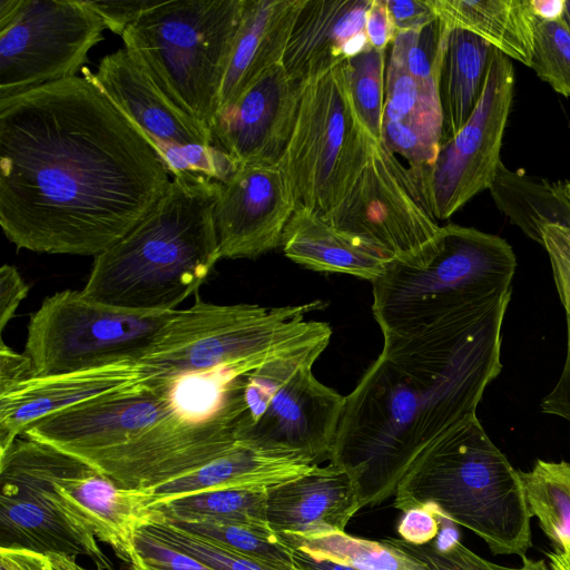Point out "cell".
Instances as JSON below:
<instances>
[{"instance_id": "1", "label": "cell", "mask_w": 570, "mask_h": 570, "mask_svg": "<svg viewBox=\"0 0 570 570\" xmlns=\"http://www.w3.org/2000/svg\"><path fill=\"white\" fill-rule=\"evenodd\" d=\"M170 181L149 140L88 77L0 99V225L18 249L96 257Z\"/></svg>"}, {"instance_id": "2", "label": "cell", "mask_w": 570, "mask_h": 570, "mask_svg": "<svg viewBox=\"0 0 570 570\" xmlns=\"http://www.w3.org/2000/svg\"><path fill=\"white\" fill-rule=\"evenodd\" d=\"M511 291L429 327L383 334L379 357L345 403L328 459L347 472L361 509L394 495L417 455L476 416L500 374Z\"/></svg>"}, {"instance_id": "3", "label": "cell", "mask_w": 570, "mask_h": 570, "mask_svg": "<svg viewBox=\"0 0 570 570\" xmlns=\"http://www.w3.org/2000/svg\"><path fill=\"white\" fill-rule=\"evenodd\" d=\"M219 191L220 183L204 176L171 177L156 207L95 257L82 294L131 311L177 309L220 259L214 224Z\"/></svg>"}, {"instance_id": "4", "label": "cell", "mask_w": 570, "mask_h": 570, "mask_svg": "<svg viewBox=\"0 0 570 570\" xmlns=\"http://www.w3.org/2000/svg\"><path fill=\"white\" fill-rule=\"evenodd\" d=\"M394 495L397 510L430 507L480 537L493 554L522 557L532 546V514L520 471L476 416L432 441Z\"/></svg>"}, {"instance_id": "5", "label": "cell", "mask_w": 570, "mask_h": 570, "mask_svg": "<svg viewBox=\"0 0 570 570\" xmlns=\"http://www.w3.org/2000/svg\"><path fill=\"white\" fill-rule=\"evenodd\" d=\"M320 301L282 307L218 305L199 297L176 309L139 361L150 375L179 380L224 368L250 372L261 365L302 354L321 355L332 330L305 315Z\"/></svg>"}, {"instance_id": "6", "label": "cell", "mask_w": 570, "mask_h": 570, "mask_svg": "<svg viewBox=\"0 0 570 570\" xmlns=\"http://www.w3.org/2000/svg\"><path fill=\"white\" fill-rule=\"evenodd\" d=\"M517 256L500 236L448 224L423 250L392 259L372 281L383 334H406L511 291Z\"/></svg>"}, {"instance_id": "7", "label": "cell", "mask_w": 570, "mask_h": 570, "mask_svg": "<svg viewBox=\"0 0 570 570\" xmlns=\"http://www.w3.org/2000/svg\"><path fill=\"white\" fill-rule=\"evenodd\" d=\"M244 1L161 0L121 36L164 97L210 136Z\"/></svg>"}, {"instance_id": "8", "label": "cell", "mask_w": 570, "mask_h": 570, "mask_svg": "<svg viewBox=\"0 0 570 570\" xmlns=\"http://www.w3.org/2000/svg\"><path fill=\"white\" fill-rule=\"evenodd\" d=\"M373 141L353 105L346 61L304 82L278 164L295 209L320 216L333 210L366 164Z\"/></svg>"}, {"instance_id": "9", "label": "cell", "mask_w": 570, "mask_h": 570, "mask_svg": "<svg viewBox=\"0 0 570 570\" xmlns=\"http://www.w3.org/2000/svg\"><path fill=\"white\" fill-rule=\"evenodd\" d=\"M318 354L267 362L243 376L242 414L234 424L238 443L302 454L314 463L328 458L345 396L312 372Z\"/></svg>"}, {"instance_id": "10", "label": "cell", "mask_w": 570, "mask_h": 570, "mask_svg": "<svg viewBox=\"0 0 570 570\" xmlns=\"http://www.w3.org/2000/svg\"><path fill=\"white\" fill-rule=\"evenodd\" d=\"M175 311H131L92 301L81 291L58 292L31 315L23 353L35 377L139 362Z\"/></svg>"}, {"instance_id": "11", "label": "cell", "mask_w": 570, "mask_h": 570, "mask_svg": "<svg viewBox=\"0 0 570 570\" xmlns=\"http://www.w3.org/2000/svg\"><path fill=\"white\" fill-rule=\"evenodd\" d=\"M0 548L89 558L115 570L92 528L53 485L49 445L18 438L0 454Z\"/></svg>"}, {"instance_id": "12", "label": "cell", "mask_w": 570, "mask_h": 570, "mask_svg": "<svg viewBox=\"0 0 570 570\" xmlns=\"http://www.w3.org/2000/svg\"><path fill=\"white\" fill-rule=\"evenodd\" d=\"M240 413L239 382L224 405L189 401L132 441L83 462L120 488L151 491L230 451Z\"/></svg>"}, {"instance_id": "13", "label": "cell", "mask_w": 570, "mask_h": 570, "mask_svg": "<svg viewBox=\"0 0 570 570\" xmlns=\"http://www.w3.org/2000/svg\"><path fill=\"white\" fill-rule=\"evenodd\" d=\"M106 29L82 0H23L0 28V99L75 77Z\"/></svg>"}, {"instance_id": "14", "label": "cell", "mask_w": 570, "mask_h": 570, "mask_svg": "<svg viewBox=\"0 0 570 570\" xmlns=\"http://www.w3.org/2000/svg\"><path fill=\"white\" fill-rule=\"evenodd\" d=\"M391 259L416 255L440 234L409 169L382 141H373L366 164L338 205L322 216Z\"/></svg>"}, {"instance_id": "15", "label": "cell", "mask_w": 570, "mask_h": 570, "mask_svg": "<svg viewBox=\"0 0 570 570\" xmlns=\"http://www.w3.org/2000/svg\"><path fill=\"white\" fill-rule=\"evenodd\" d=\"M511 59L495 49L481 98L459 132L441 144L433 164L411 171L432 216L444 220L489 189L513 100Z\"/></svg>"}, {"instance_id": "16", "label": "cell", "mask_w": 570, "mask_h": 570, "mask_svg": "<svg viewBox=\"0 0 570 570\" xmlns=\"http://www.w3.org/2000/svg\"><path fill=\"white\" fill-rule=\"evenodd\" d=\"M183 379L144 382L61 410L21 436L52 445L82 461L121 446L189 402Z\"/></svg>"}, {"instance_id": "17", "label": "cell", "mask_w": 570, "mask_h": 570, "mask_svg": "<svg viewBox=\"0 0 570 570\" xmlns=\"http://www.w3.org/2000/svg\"><path fill=\"white\" fill-rule=\"evenodd\" d=\"M303 85L282 63L267 69L217 111L210 128L213 146L238 165H278L295 126Z\"/></svg>"}, {"instance_id": "18", "label": "cell", "mask_w": 570, "mask_h": 570, "mask_svg": "<svg viewBox=\"0 0 570 570\" xmlns=\"http://www.w3.org/2000/svg\"><path fill=\"white\" fill-rule=\"evenodd\" d=\"M295 205L279 165H239L214 207L220 258H257L282 243Z\"/></svg>"}, {"instance_id": "19", "label": "cell", "mask_w": 570, "mask_h": 570, "mask_svg": "<svg viewBox=\"0 0 570 570\" xmlns=\"http://www.w3.org/2000/svg\"><path fill=\"white\" fill-rule=\"evenodd\" d=\"M49 445V444H48ZM53 485L69 507L127 564L134 553V537L156 519L154 493L118 487L82 460L49 445Z\"/></svg>"}, {"instance_id": "20", "label": "cell", "mask_w": 570, "mask_h": 570, "mask_svg": "<svg viewBox=\"0 0 570 570\" xmlns=\"http://www.w3.org/2000/svg\"><path fill=\"white\" fill-rule=\"evenodd\" d=\"M92 80L156 149L168 173L180 150L190 145L212 146V136L177 110L157 89L125 48L105 56Z\"/></svg>"}, {"instance_id": "21", "label": "cell", "mask_w": 570, "mask_h": 570, "mask_svg": "<svg viewBox=\"0 0 570 570\" xmlns=\"http://www.w3.org/2000/svg\"><path fill=\"white\" fill-rule=\"evenodd\" d=\"M151 376L124 361L67 374L38 376L0 395V454L33 423L76 404L111 394Z\"/></svg>"}, {"instance_id": "22", "label": "cell", "mask_w": 570, "mask_h": 570, "mask_svg": "<svg viewBox=\"0 0 570 570\" xmlns=\"http://www.w3.org/2000/svg\"><path fill=\"white\" fill-rule=\"evenodd\" d=\"M371 0H304L282 65L302 83L346 61L370 46L365 17Z\"/></svg>"}, {"instance_id": "23", "label": "cell", "mask_w": 570, "mask_h": 570, "mask_svg": "<svg viewBox=\"0 0 570 570\" xmlns=\"http://www.w3.org/2000/svg\"><path fill=\"white\" fill-rule=\"evenodd\" d=\"M361 509L346 471L330 463L267 489L266 519L279 535L314 538L343 532Z\"/></svg>"}, {"instance_id": "24", "label": "cell", "mask_w": 570, "mask_h": 570, "mask_svg": "<svg viewBox=\"0 0 570 570\" xmlns=\"http://www.w3.org/2000/svg\"><path fill=\"white\" fill-rule=\"evenodd\" d=\"M443 134L439 83L417 80L389 57L381 141L406 160L411 171L435 160Z\"/></svg>"}, {"instance_id": "25", "label": "cell", "mask_w": 570, "mask_h": 570, "mask_svg": "<svg viewBox=\"0 0 570 570\" xmlns=\"http://www.w3.org/2000/svg\"><path fill=\"white\" fill-rule=\"evenodd\" d=\"M304 0H245L230 52L218 109L235 101L261 75L282 63Z\"/></svg>"}, {"instance_id": "26", "label": "cell", "mask_w": 570, "mask_h": 570, "mask_svg": "<svg viewBox=\"0 0 570 570\" xmlns=\"http://www.w3.org/2000/svg\"><path fill=\"white\" fill-rule=\"evenodd\" d=\"M317 463L289 452L266 451L238 443L227 453L154 490L150 504L216 489H269L296 479Z\"/></svg>"}, {"instance_id": "27", "label": "cell", "mask_w": 570, "mask_h": 570, "mask_svg": "<svg viewBox=\"0 0 570 570\" xmlns=\"http://www.w3.org/2000/svg\"><path fill=\"white\" fill-rule=\"evenodd\" d=\"M281 245L286 257L308 269L347 274L370 282L392 261L362 239L303 208L294 210Z\"/></svg>"}, {"instance_id": "28", "label": "cell", "mask_w": 570, "mask_h": 570, "mask_svg": "<svg viewBox=\"0 0 570 570\" xmlns=\"http://www.w3.org/2000/svg\"><path fill=\"white\" fill-rule=\"evenodd\" d=\"M449 28L469 31L531 67L535 14L531 0H432Z\"/></svg>"}, {"instance_id": "29", "label": "cell", "mask_w": 570, "mask_h": 570, "mask_svg": "<svg viewBox=\"0 0 570 570\" xmlns=\"http://www.w3.org/2000/svg\"><path fill=\"white\" fill-rule=\"evenodd\" d=\"M495 48L480 37L448 28L439 75L442 142L455 136L474 111Z\"/></svg>"}, {"instance_id": "30", "label": "cell", "mask_w": 570, "mask_h": 570, "mask_svg": "<svg viewBox=\"0 0 570 570\" xmlns=\"http://www.w3.org/2000/svg\"><path fill=\"white\" fill-rule=\"evenodd\" d=\"M489 190L510 222L540 245L546 225L570 226V199L561 181L511 170L501 161Z\"/></svg>"}, {"instance_id": "31", "label": "cell", "mask_w": 570, "mask_h": 570, "mask_svg": "<svg viewBox=\"0 0 570 570\" xmlns=\"http://www.w3.org/2000/svg\"><path fill=\"white\" fill-rule=\"evenodd\" d=\"M267 489L206 490L150 504L170 522H220L268 525Z\"/></svg>"}, {"instance_id": "32", "label": "cell", "mask_w": 570, "mask_h": 570, "mask_svg": "<svg viewBox=\"0 0 570 570\" xmlns=\"http://www.w3.org/2000/svg\"><path fill=\"white\" fill-rule=\"evenodd\" d=\"M281 537L291 548L299 549L314 559L357 570H426L417 560L384 540L356 538L345 531L314 538Z\"/></svg>"}, {"instance_id": "33", "label": "cell", "mask_w": 570, "mask_h": 570, "mask_svg": "<svg viewBox=\"0 0 570 570\" xmlns=\"http://www.w3.org/2000/svg\"><path fill=\"white\" fill-rule=\"evenodd\" d=\"M520 475L531 514L554 549L570 543V463L539 459Z\"/></svg>"}, {"instance_id": "34", "label": "cell", "mask_w": 570, "mask_h": 570, "mask_svg": "<svg viewBox=\"0 0 570 570\" xmlns=\"http://www.w3.org/2000/svg\"><path fill=\"white\" fill-rule=\"evenodd\" d=\"M139 529L157 541L197 559L214 570H298L295 566L276 564L249 558L161 518Z\"/></svg>"}, {"instance_id": "35", "label": "cell", "mask_w": 570, "mask_h": 570, "mask_svg": "<svg viewBox=\"0 0 570 570\" xmlns=\"http://www.w3.org/2000/svg\"><path fill=\"white\" fill-rule=\"evenodd\" d=\"M171 523L249 558L276 564L295 566L292 548L269 525L220 522Z\"/></svg>"}, {"instance_id": "36", "label": "cell", "mask_w": 570, "mask_h": 570, "mask_svg": "<svg viewBox=\"0 0 570 570\" xmlns=\"http://www.w3.org/2000/svg\"><path fill=\"white\" fill-rule=\"evenodd\" d=\"M386 57V51L368 47L346 60L353 105L375 141H381Z\"/></svg>"}, {"instance_id": "37", "label": "cell", "mask_w": 570, "mask_h": 570, "mask_svg": "<svg viewBox=\"0 0 570 570\" xmlns=\"http://www.w3.org/2000/svg\"><path fill=\"white\" fill-rule=\"evenodd\" d=\"M530 68L554 91L570 97V28L562 17H535Z\"/></svg>"}, {"instance_id": "38", "label": "cell", "mask_w": 570, "mask_h": 570, "mask_svg": "<svg viewBox=\"0 0 570 570\" xmlns=\"http://www.w3.org/2000/svg\"><path fill=\"white\" fill-rule=\"evenodd\" d=\"M383 540L417 560L426 570H518L481 558L459 540L443 548L436 547L433 541L415 546L401 538Z\"/></svg>"}, {"instance_id": "39", "label": "cell", "mask_w": 570, "mask_h": 570, "mask_svg": "<svg viewBox=\"0 0 570 570\" xmlns=\"http://www.w3.org/2000/svg\"><path fill=\"white\" fill-rule=\"evenodd\" d=\"M121 570H214L197 559L173 549L138 529L134 553Z\"/></svg>"}, {"instance_id": "40", "label": "cell", "mask_w": 570, "mask_h": 570, "mask_svg": "<svg viewBox=\"0 0 570 570\" xmlns=\"http://www.w3.org/2000/svg\"><path fill=\"white\" fill-rule=\"evenodd\" d=\"M542 246L548 253L557 292L570 321V226L546 225Z\"/></svg>"}, {"instance_id": "41", "label": "cell", "mask_w": 570, "mask_h": 570, "mask_svg": "<svg viewBox=\"0 0 570 570\" xmlns=\"http://www.w3.org/2000/svg\"><path fill=\"white\" fill-rule=\"evenodd\" d=\"M161 0H107L86 1L87 6L102 20L106 29L119 35L136 21L145 11Z\"/></svg>"}, {"instance_id": "42", "label": "cell", "mask_w": 570, "mask_h": 570, "mask_svg": "<svg viewBox=\"0 0 570 570\" xmlns=\"http://www.w3.org/2000/svg\"><path fill=\"white\" fill-rule=\"evenodd\" d=\"M440 515L430 507H419L403 512L397 525L401 539L422 546L432 542L440 531Z\"/></svg>"}, {"instance_id": "43", "label": "cell", "mask_w": 570, "mask_h": 570, "mask_svg": "<svg viewBox=\"0 0 570 570\" xmlns=\"http://www.w3.org/2000/svg\"><path fill=\"white\" fill-rule=\"evenodd\" d=\"M396 32L420 30L438 18L432 0H386Z\"/></svg>"}, {"instance_id": "44", "label": "cell", "mask_w": 570, "mask_h": 570, "mask_svg": "<svg viewBox=\"0 0 570 570\" xmlns=\"http://www.w3.org/2000/svg\"><path fill=\"white\" fill-rule=\"evenodd\" d=\"M29 286L18 269L9 264L0 268V332L14 317L20 303L26 298Z\"/></svg>"}, {"instance_id": "45", "label": "cell", "mask_w": 570, "mask_h": 570, "mask_svg": "<svg viewBox=\"0 0 570 570\" xmlns=\"http://www.w3.org/2000/svg\"><path fill=\"white\" fill-rule=\"evenodd\" d=\"M35 377L33 365L26 353H18L0 341V395Z\"/></svg>"}, {"instance_id": "46", "label": "cell", "mask_w": 570, "mask_h": 570, "mask_svg": "<svg viewBox=\"0 0 570 570\" xmlns=\"http://www.w3.org/2000/svg\"><path fill=\"white\" fill-rule=\"evenodd\" d=\"M365 33L372 48L387 51L395 37V29L386 0H371L365 17Z\"/></svg>"}, {"instance_id": "47", "label": "cell", "mask_w": 570, "mask_h": 570, "mask_svg": "<svg viewBox=\"0 0 570 570\" xmlns=\"http://www.w3.org/2000/svg\"><path fill=\"white\" fill-rule=\"evenodd\" d=\"M567 355L562 373L553 390L541 401V411L570 422V321L567 320Z\"/></svg>"}, {"instance_id": "48", "label": "cell", "mask_w": 570, "mask_h": 570, "mask_svg": "<svg viewBox=\"0 0 570 570\" xmlns=\"http://www.w3.org/2000/svg\"><path fill=\"white\" fill-rule=\"evenodd\" d=\"M0 570H55L48 556L29 550L0 548Z\"/></svg>"}, {"instance_id": "49", "label": "cell", "mask_w": 570, "mask_h": 570, "mask_svg": "<svg viewBox=\"0 0 570 570\" xmlns=\"http://www.w3.org/2000/svg\"><path fill=\"white\" fill-rule=\"evenodd\" d=\"M293 561L298 570H357L327 560L314 559L299 549L292 548Z\"/></svg>"}, {"instance_id": "50", "label": "cell", "mask_w": 570, "mask_h": 570, "mask_svg": "<svg viewBox=\"0 0 570 570\" xmlns=\"http://www.w3.org/2000/svg\"><path fill=\"white\" fill-rule=\"evenodd\" d=\"M564 0H531L537 18L554 20L562 17Z\"/></svg>"}, {"instance_id": "51", "label": "cell", "mask_w": 570, "mask_h": 570, "mask_svg": "<svg viewBox=\"0 0 570 570\" xmlns=\"http://www.w3.org/2000/svg\"><path fill=\"white\" fill-rule=\"evenodd\" d=\"M549 559L559 562L566 570H570V543L563 542L558 550L547 553Z\"/></svg>"}, {"instance_id": "52", "label": "cell", "mask_w": 570, "mask_h": 570, "mask_svg": "<svg viewBox=\"0 0 570 570\" xmlns=\"http://www.w3.org/2000/svg\"><path fill=\"white\" fill-rule=\"evenodd\" d=\"M522 564L518 570H550L543 560H533L527 554L521 557Z\"/></svg>"}, {"instance_id": "53", "label": "cell", "mask_w": 570, "mask_h": 570, "mask_svg": "<svg viewBox=\"0 0 570 570\" xmlns=\"http://www.w3.org/2000/svg\"><path fill=\"white\" fill-rule=\"evenodd\" d=\"M562 19L570 28V0H564L563 3V11H562Z\"/></svg>"}, {"instance_id": "54", "label": "cell", "mask_w": 570, "mask_h": 570, "mask_svg": "<svg viewBox=\"0 0 570 570\" xmlns=\"http://www.w3.org/2000/svg\"><path fill=\"white\" fill-rule=\"evenodd\" d=\"M551 570H566L559 562L553 559H549Z\"/></svg>"}, {"instance_id": "55", "label": "cell", "mask_w": 570, "mask_h": 570, "mask_svg": "<svg viewBox=\"0 0 570 570\" xmlns=\"http://www.w3.org/2000/svg\"><path fill=\"white\" fill-rule=\"evenodd\" d=\"M564 188H566L567 195H568V197L570 199V180L564 183Z\"/></svg>"}]
</instances>
